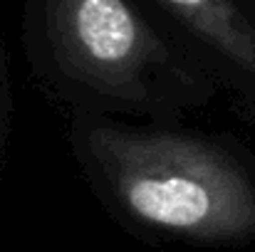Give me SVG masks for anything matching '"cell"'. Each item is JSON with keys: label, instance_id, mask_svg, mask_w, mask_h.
Returning <instances> with one entry per match:
<instances>
[{"label": "cell", "instance_id": "obj_2", "mask_svg": "<svg viewBox=\"0 0 255 252\" xmlns=\"http://www.w3.org/2000/svg\"><path fill=\"white\" fill-rule=\"evenodd\" d=\"M57 70L102 94L131 96L173 67V52L139 0H30Z\"/></svg>", "mask_w": 255, "mask_h": 252}, {"label": "cell", "instance_id": "obj_4", "mask_svg": "<svg viewBox=\"0 0 255 252\" xmlns=\"http://www.w3.org/2000/svg\"><path fill=\"white\" fill-rule=\"evenodd\" d=\"M251 2H255V0H251Z\"/></svg>", "mask_w": 255, "mask_h": 252}, {"label": "cell", "instance_id": "obj_1", "mask_svg": "<svg viewBox=\"0 0 255 252\" xmlns=\"http://www.w3.org/2000/svg\"><path fill=\"white\" fill-rule=\"evenodd\" d=\"M87 144L141 223L198 240L255 235V185L226 151L181 134L92 129Z\"/></svg>", "mask_w": 255, "mask_h": 252}, {"label": "cell", "instance_id": "obj_3", "mask_svg": "<svg viewBox=\"0 0 255 252\" xmlns=\"http://www.w3.org/2000/svg\"><path fill=\"white\" fill-rule=\"evenodd\" d=\"M196 42L255 77V20L243 0H149Z\"/></svg>", "mask_w": 255, "mask_h": 252}]
</instances>
